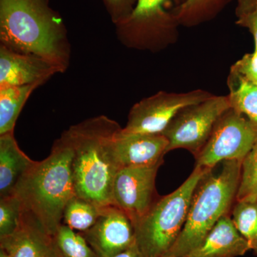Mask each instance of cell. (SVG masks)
Instances as JSON below:
<instances>
[{"label":"cell","mask_w":257,"mask_h":257,"mask_svg":"<svg viewBox=\"0 0 257 257\" xmlns=\"http://www.w3.org/2000/svg\"><path fill=\"white\" fill-rule=\"evenodd\" d=\"M121 126L104 115L72 125L63 135L72 147L76 195L103 208L113 205L112 188L120 170L114 142Z\"/></svg>","instance_id":"cell-1"},{"label":"cell","mask_w":257,"mask_h":257,"mask_svg":"<svg viewBox=\"0 0 257 257\" xmlns=\"http://www.w3.org/2000/svg\"><path fill=\"white\" fill-rule=\"evenodd\" d=\"M0 42L45 59L65 72L70 45L62 18L49 0H0Z\"/></svg>","instance_id":"cell-2"},{"label":"cell","mask_w":257,"mask_h":257,"mask_svg":"<svg viewBox=\"0 0 257 257\" xmlns=\"http://www.w3.org/2000/svg\"><path fill=\"white\" fill-rule=\"evenodd\" d=\"M72 157V147L62 135L49 156L35 161L25 172L13 193L50 236L62 224L66 205L76 195Z\"/></svg>","instance_id":"cell-3"},{"label":"cell","mask_w":257,"mask_h":257,"mask_svg":"<svg viewBox=\"0 0 257 257\" xmlns=\"http://www.w3.org/2000/svg\"><path fill=\"white\" fill-rule=\"evenodd\" d=\"M241 161L223 162L220 172L204 176L194 191L187 221L178 239L162 257H186L197 248L224 216L229 215L236 200Z\"/></svg>","instance_id":"cell-4"},{"label":"cell","mask_w":257,"mask_h":257,"mask_svg":"<svg viewBox=\"0 0 257 257\" xmlns=\"http://www.w3.org/2000/svg\"><path fill=\"white\" fill-rule=\"evenodd\" d=\"M213 169L196 166L173 192L160 197L146 215L134 225L136 243L145 257H162L183 229L193 194L201 179Z\"/></svg>","instance_id":"cell-5"},{"label":"cell","mask_w":257,"mask_h":257,"mask_svg":"<svg viewBox=\"0 0 257 257\" xmlns=\"http://www.w3.org/2000/svg\"><path fill=\"white\" fill-rule=\"evenodd\" d=\"M229 96H211L179 111L162 133L168 140L167 153L184 149L197 155L222 115L231 109Z\"/></svg>","instance_id":"cell-6"},{"label":"cell","mask_w":257,"mask_h":257,"mask_svg":"<svg viewBox=\"0 0 257 257\" xmlns=\"http://www.w3.org/2000/svg\"><path fill=\"white\" fill-rule=\"evenodd\" d=\"M256 140L257 128L231 108L216 122L207 143L196 155V166L213 169L224 161L242 162Z\"/></svg>","instance_id":"cell-7"},{"label":"cell","mask_w":257,"mask_h":257,"mask_svg":"<svg viewBox=\"0 0 257 257\" xmlns=\"http://www.w3.org/2000/svg\"><path fill=\"white\" fill-rule=\"evenodd\" d=\"M211 95L204 91L187 93L160 92L145 98L133 106L128 115L126 134L160 135L165 131L179 111L206 100Z\"/></svg>","instance_id":"cell-8"},{"label":"cell","mask_w":257,"mask_h":257,"mask_svg":"<svg viewBox=\"0 0 257 257\" xmlns=\"http://www.w3.org/2000/svg\"><path fill=\"white\" fill-rule=\"evenodd\" d=\"M161 165L124 167L115 176L113 205L124 211L133 226L146 215L160 198L155 182Z\"/></svg>","instance_id":"cell-9"},{"label":"cell","mask_w":257,"mask_h":257,"mask_svg":"<svg viewBox=\"0 0 257 257\" xmlns=\"http://www.w3.org/2000/svg\"><path fill=\"white\" fill-rule=\"evenodd\" d=\"M81 234L99 257L114 256L136 243L133 222L114 205L101 208L94 226Z\"/></svg>","instance_id":"cell-10"},{"label":"cell","mask_w":257,"mask_h":257,"mask_svg":"<svg viewBox=\"0 0 257 257\" xmlns=\"http://www.w3.org/2000/svg\"><path fill=\"white\" fill-rule=\"evenodd\" d=\"M61 70L42 57L0 45V88L42 86Z\"/></svg>","instance_id":"cell-11"},{"label":"cell","mask_w":257,"mask_h":257,"mask_svg":"<svg viewBox=\"0 0 257 257\" xmlns=\"http://www.w3.org/2000/svg\"><path fill=\"white\" fill-rule=\"evenodd\" d=\"M121 128L114 142V156L120 169L163 164L169 145L164 135L126 134Z\"/></svg>","instance_id":"cell-12"},{"label":"cell","mask_w":257,"mask_h":257,"mask_svg":"<svg viewBox=\"0 0 257 257\" xmlns=\"http://www.w3.org/2000/svg\"><path fill=\"white\" fill-rule=\"evenodd\" d=\"M0 257H57L52 237L31 214L24 209L14 234L0 239Z\"/></svg>","instance_id":"cell-13"},{"label":"cell","mask_w":257,"mask_h":257,"mask_svg":"<svg viewBox=\"0 0 257 257\" xmlns=\"http://www.w3.org/2000/svg\"><path fill=\"white\" fill-rule=\"evenodd\" d=\"M251 250L229 215L221 217L202 243L186 257H238Z\"/></svg>","instance_id":"cell-14"},{"label":"cell","mask_w":257,"mask_h":257,"mask_svg":"<svg viewBox=\"0 0 257 257\" xmlns=\"http://www.w3.org/2000/svg\"><path fill=\"white\" fill-rule=\"evenodd\" d=\"M169 0H138L131 14L116 25L123 41L151 35L162 26L166 18L165 5Z\"/></svg>","instance_id":"cell-15"},{"label":"cell","mask_w":257,"mask_h":257,"mask_svg":"<svg viewBox=\"0 0 257 257\" xmlns=\"http://www.w3.org/2000/svg\"><path fill=\"white\" fill-rule=\"evenodd\" d=\"M35 162L20 148L14 133L0 135V198L14 193L19 181Z\"/></svg>","instance_id":"cell-16"},{"label":"cell","mask_w":257,"mask_h":257,"mask_svg":"<svg viewBox=\"0 0 257 257\" xmlns=\"http://www.w3.org/2000/svg\"><path fill=\"white\" fill-rule=\"evenodd\" d=\"M37 84L0 88V135L14 133L15 124L24 105Z\"/></svg>","instance_id":"cell-17"},{"label":"cell","mask_w":257,"mask_h":257,"mask_svg":"<svg viewBox=\"0 0 257 257\" xmlns=\"http://www.w3.org/2000/svg\"><path fill=\"white\" fill-rule=\"evenodd\" d=\"M229 99L231 108L257 128V84L231 74Z\"/></svg>","instance_id":"cell-18"},{"label":"cell","mask_w":257,"mask_h":257,"mask_svg":"<svg viewBox=\"0 0 257 257\" xmlns=\"http://www.w3.org/2000/svg\"><path fill=\"white\" fill-rule=\"evenodd\" d=\"M101 208L77 195L72 197L64 209L62 224L82 233L95 224Z\"/></svg>","instance_id":"cell-19"},{"label":"cell","mask_w":257,"mask_h":257,"mask_svg":"<svg viewBox=\"0 0 257 257\" xmlns=\"http://www.w3.org/2000/svg\"><path fill=\"white\" fill-rule=\"evenodd\" d=\"M52 237L57 257H99L80 232L62 224Z\"/></svg>","instance_id":"cell-20"},{"label":"cell","mask_w":257,"mask_h":257,"mask_svg":"<svg viewBox=\"0 0 257 257\" xmlns=\"http://www.w3.org/2000/svg\"><path fill=\"white\" fill-rule=\"evenodd\" d=\"M235 227L247 241L250 248L257 255V204L236 202L231 212Z\"/></svg>","instance_id":"cell-21"},{"label":"cell","mask_w":257,"mask_h":257,"mask_svg":"<svg viewBox=\"0 0 257 257\" xmlns=\"http://www.w3.org/2000/svg\"><path fill=\"white\" fill-rule=\"evenodd\" d=\"M236 202H257V140L241 162Z\"/></svg>","instance_id":"cell-22"},{"label":"cell","mask_w":257,"mask_h":257,"mask_svg":"<svg viewBox=\"0 0 257 257\" xmlns=\"http://www.w3.org/2000/svg\"><path fill=\"white\" fill-rule=\"evenodd\" d=\"M23 203L15 194L0 198V239L14 234L23 219Z\"/></svg>","instance_id":"cell-23"},{"label":"cell","mask_w":257,"mask_h":257,"mask_svg":"<svg viewBox=\"0 0 257 257\" xmlns=\"http://www.w3.org/2000/svg\"><path fill=\"white\" fill-rule=\"evenodd\" d=\"M231 74L257 84V51L243 56L231 67Z\"/></svg>","instance_id":"cell-24"},{"label":"cell","mask_w":257,"mask_h":257,"mask_svg":"<svg viewBox=\"0 0 257 257\" xmlns=\"http://www.w3.org/2000/svg\"><path fill=\"white\" fill-rule=\"evenodd\" d=\"M138 0H103L111 21L115 25L122 23L130 16Z\"/></svg>","instance_id":"cell-25"},{"label":"cell","mask_w":257,"mask_h":257,"mask_svg":"<svg viewBox=\"0 0 257 257\" xmlns=\"http://www.w3.org/2000/svg\"><path fill=\"white\" fill-rule=\"evenodd\" d=\"M236 23L240 26L247 28L254 40V50L257 51V5L243 13L237 14Z\"/></svg>","instance_id":"cell-26"},{"label":"cell","mask_w":257,"mask_h":257,"mask_svg":"<svg viewBox=\"0 0 257 257\" xmlns=\"http://www.w3.org/2000/svg\"><path fill=\"white\" fill-rule=\"evenodd\" d=\"M112 257H145L141 250L140 249L137 243H134L133 246H130L127 249L118 253Z\"/></svg>","instance_id":"cell-27"},{"label":"cell","mask_w":257,"mask_h":257,"mask_svg":"<svg viewBox=\"0 0 257 257\" xmlns=\"http://www.w3.org/2000/svg\"><path fill=\"white\" fill-rule=\"evenodd\" d=\"M257 5V0H239L237 8V14L246 11L252 7Z\"/></svg>","instance_id":"cell-28"},{"label":"cell","mask_w":257,"mask_h":257,"mask_svg":"<svg viewBox=\"0 0 257 257\" xmlns=\"http://www.w3.org/2000/svg\"><path fill=\"white\" fill-rule=\"evenodd\" d=\"M202 1H204V0H186L185 3L182 5V11L187 12L188 10H192L198 4H200Z\"/></svg>","instance_id":"cell-29"},{"label":"cell","mask_w":257,"mask_h":257,"mask_svg":"<svg viewBox=\"0 0 257 257\" xmlns=\"http://www.w3.org/2000/svg\"><path fill=\"white\" fill-rule=\"evenodd\" d=\"M256 204H257V202H256Z\"/></svg>","instance_id":"cell-30"}]
</instances>
